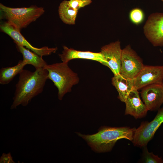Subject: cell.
<instances>
[{"label":"cell","mask_w":163,"mask_h":163,"mask_svg":"<svg viewBox=\"0 0 163 163\" xmlns=\"http://www.w3.org/2000/svg\"><path fill=\"white\" fill-rule=\"evenodd\" d=\"M129 18L133 23L138 25L141 23L143 21L144 14L143 11L141 9L135 8L130 11Z\"/></svg>","instance_id":"19"},{"label":"cell","mask_w":163,"mask_h":163,"mask_svg":"<svg viewBox=\"0 0 163 163\" xmlns=\"http://www.w3.org/2000/svg\"><path fill=\"white\" fill-rule=\"evenodd\" d=\"M0 28L2 32L8 35L13 39L15 44L26 47L42 57L54 53L57 50L56 47L49 48L47 46H44L38 48L34 47L26 40L20 31L17 30L6 21L1 23Z\"/></svg>","instance_id":"9"},{"label":"cell","mask_w":163,"mask_h":163,"mask_svg":"<svg viewBox=\"0 0 163 163\" xmlns=\"http://www.w3.org/2000/svg\"><path fill=\"white\" fill-rule=\"evenodd\" d=\"M78 12V11L71 6L68 1H62L59 7V17L62 21L66 24H75Z\"/></svg>","instance_id":"16"},{"label":"cell","mask_w":163,"mask_h":163,"mask_svg":"<svg viewBox=\"0 0 163 163\" xmlns=\"http://www.w3.org/2000/svg\"><path fill=\"white\" fill-rule=\"evenodd\" d=\"M62 53L59 56L62 62L68 63L70 60L75 59H81L91 60L97 61L104 65L105 61L100 52H93L89 51H80L73 49L69 48L66 46H63Z\"/></svg>","instance_id":"13"},{"label":"cell","mask_w":163,"mask_h":163,"mask_svg":"<svg viewBox=\"0 0 163 163\" xmlns=\"http://www.w3.org/2000/svg\"><path fill=\"white\" fill-rule=\"evenodd\" d=\"M122 49L119 40L105 45L101 48L100 53L108 67L114 75L120 73Z\"/></svg>","instance_id":"10"},{"label":"cell","mask_w":163,"mask_h":163,"mask_svg":"<svg viewBox=\"0 0 163 163\" xmlns=\"http://www.w3.org/2000/svg\"><path fill=\"white\" fill-rule=\"evenodd\" d=\"M142 99L148 110H158L163 103V86L152 84L142 88Z\"/></svg>","instance_id":"11"},{"label":"cell","mask_w":163,"mask_h":163,"mask_svg":"<svg viewBox=\"0 0 163 163\" xmlns=\"http://www.w3.org/2000/svg\"><path fill=\"white\" fill-rule=\"evenodd\" d=\"M145 35L155 46H163V13L151 14L143 27Z\"/></svg>","instance_id":"7"},{"label":"cell","mask_w":163,"mask_h":163,"mask_svg":"<svg viewBox=\"0 0 163 163\" xmlns=\"http://www.w3.org/2000/svg\"><path fill=\"white\" fill-rule=\"evenodd\" d=\"M135 128L128 127L102 126L98 132L93 135H78L85 140L94 151L97 152H109L117 141L125 139L132 141Z\"/></svg>","instance_id":"2"},{"label":"cell","mask_w":163,"mask_h":163,"mask_svg":"<svg viewBox=\"0 0 163 163\" xmlns=\"http://www.w3.org/2000/svg\"><path fill=\"white\" fill-rule=\"evenodd\" d=\"M0 163H15L13 160L10 152L3 153L0 158Z\"/></svg>","instance_id":"21"},{"label":"cell","mask_w":163,"mask_h":163,"mask_svg":"<svg viewBox=\"0 0 163 163\" xmlns=\"http://www.w3.org/2000/svg\"><path fill=\"white\" fill-rule=\"evenodd\" d=\"M48 75V72L44 68L33 72L23 69L19 74L11 109H16L20 105L27 106L33 98L41 93Z\"/></svg>","instance_id":"1"},{"label":"cell","mask_w":163,"mask_h":163,"mask_svg":"<svg viewBox=\"0 0 163 163\" xmlns=\"http://www.w3.org/2000/svg\"><path fill=\"white\" fill-rule=\"evenodd\" d=\"M18 50L22 54L23 60L27 65L33 66L36 69L44 68L47 65L46 62L39 56L30 50L18 44H16Z\"/></svg>","instance_id":"15"},{"label":"cell","mask_w":163,"mask_h":163,"mask_svg":"<svg viewBox=\"0 0 163 163\" xmlns=\"http://www.w3.org/2000/svg\"><path fill=\"white\" fill-rule=\"evenodd\" d=\"M162 85H163V83H162Z\"/></svg>","instance_id":"22"},{"label":"cell","mask_w":163,"mask_h":163,"mask_svg":"<svg viewBox=\"0 0 163 163\" xmlns=\"http://www.w3.org/2000/svg\"><path fill=\"white\" fill-rule=\"evenodd\" d=\"M0 18L20 31L35 21L44 12L43 8L36 5L28 7L12 8L0 4Z\"/></svg>","instance_id":"3"},{"label":"cell","mask_w":163,"mask_h":163,"mask_svg":"<svg viewBox=\"0 0 163 163\" xmlns=\"http://www.w3.org/2000/svg\"><path fill=\"white\" fill-rule=\"evenodd\" d=\"M69 2L73 8L78 11L81 8L91 4L92 2V0H70Z\"/></svg>","instance_id":"20"},{"label":"cell","mask_w":163,"mask_h":163,"mask_svg":"<svg viewBox=\"0 0 163 163\" xmlns=\"http://www.w3.org/2000/svg\"><path fill=\"white\" fill-rule=\"evenodd\" d=\"M163 123V107L158 110L153 120L143 122L136 129L132 142L135 146L143 147L151 140L158 129Z\"/></svg>","instance_id":"5"},{"label":"cell","mask_w":163,"mask_h":163,"mask_svg":"<svg viewBox=\"0 0 163 163\" xmlns=\"http://www.w3.org/2000/svg\"><path fill=\"white\" fill-rule=\"evenodd\" d=\"M144 65L142 60L129 45L122 50L120 73L134 79Z\"/></svg>","instance_id":"6"},{"label":"cell","mask_w":163,"mask_h":163,"mask_svg":"<svg viewBox=\"0 0 163 163\" xmlns=\"http://www.w3.org/2000/svg\"><path fill=\"white\" fill-rule=\"evenodd\" d=\"M161 0L163 2V0Z\"/></svg>","instance_id":"23"},{"label":"cell","mask_w":163,"mask_h":163,"mask_svg":"<svg viewBox=\"0 0 163 163\" xmlns=\"http://www.w3.org/2000/svg\"><path fill=\"white\" fill-rule=\"evenodd\" d=\"M125 115H130L137 119L145 116L148 110L141 101L138 90L133 89L127 97Z\"/></svg>","instance_id":"12"},{"label":"cell","mask_w":163,"mask_h":163,"mask_svg":"<svg viewBox=\"0 0 163 163\" xmlns=\"http://www.w3.org/2000/svg\"><path fill=\"white\" fill-rule=\"evenodd\" d=\"M27 65L23 60H20L15 66L2 68L0 70V84H8L17 75L19 74Z\"/></svg>","instance_id":"17"},{"label":"cell","mask_w":163,"mask_h":163,"mask_svg":"<svg viewBox=\"0 0 163 163\" xmlns=\"http://www.w3.org/2000/svg\"><path fill=\"white\" fill-rule=\"evenodd\" d=\"M44 68L48 72V79L51 80L58 89V98L60 100L79 82L78 75L70 68L68 63L47 64Z\"/></svg>","instance_id":"4"},{"label":"cell","mask_w":163,"mask_h":163,"mask_svg":"<svg viewBox=\"0 0 163 163\" xmlns=\"http://www.w3.org/2000/svg\"><path fill=\"white\" fill-rule=\"evenodd\" d=\"M163 82V66H144L134 79V88L138 90L151 85L162 84Z\"/></svg>","instance_id":"8"},{"label":"cell","mask_w":163,"mask_h":163,"mask_svg":"<svg viewBox=\"0 0 163 163\" xmlns=\"http://www.w3.org/2000/svg\"><path fill=\"white\" fill-rule=\"evenodd\" d=\"M112 83L118 92V98L124 102L128 95L134 89V79L120 73L114 75L112 78Z\"/></svg>","instance_id":"14"},{"label":"cell","mask_w":163,"mask_h":163,"mask_svg":"<svg viewBox=\"0 0 163 163\" xmlns=\"http://www.w3.org/2000/svg\"><path fill=\"white\" fill-rule=\"evenodd\" d=\"M142 157L144 162L146 163H162L163 160L161 157L154 155L152 152L148 151L146 146L143 147Z\"/></svg>","instance_id":"18"}]
</instances>
